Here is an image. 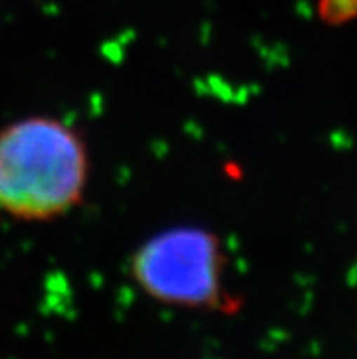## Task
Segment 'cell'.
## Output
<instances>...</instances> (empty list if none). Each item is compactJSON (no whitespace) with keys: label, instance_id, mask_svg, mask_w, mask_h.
<instances>
[{"label":"cell","instance_id":"cell-1","mask_svg":"<svg viewBox=\"0 0 357 359\" xmlns=\"http://www.w3.org/2000/svg\"><path fill=\"white\" fill-rule=\"evenodd\" d=\"M90 150L79 130L51 115H29L0 130V212L22 223L72 214L90 182Z\"/></svg>","mask_w":357,"mask_h":359},{"label":"cell","instance_id":"cell-2","mask_svg":"<svg viewBox=\"0 0 357 359\" xmlns=\"http://www.w3.org/2000/svg\"><path fill=\"white\" fill-rule=\"evenodd\" d=\"M227 250L221 237L199 224H177L149 236L130 255V276L161 305L213 310L227 297Z\"/></svg>","mask_w":357,"mask_h":359},{"label":"cell","instance_id":"cell-3","mask_svg":"<svg viewBox=\"0 0 357 359\" xmlns=\"http://www.w3.org/2000/svg\"><path fill=\"white\" fill-rule=\"evenodd\" d=\"M317 17L326 26H344L357 20V0H317Z\"/></svg>","mask_w":357,"mask_h":359}]
</instances>
